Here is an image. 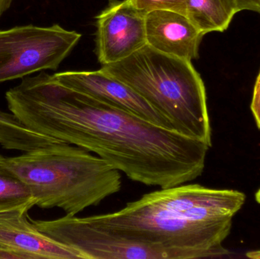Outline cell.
<instances>
[{
    "instance_id": "cell-1",
    "label": "cell",
    "mask_w": 260,
    "mask_h": 259,
    "mask_svg": "<svg viewBox=\"0 0 260 259\" xmlns=\"http://www.w3.org/2000/svg\"><path fill=\"white\" fill-rule=\"evenodd\" d=\"M30 130L95 154L131 180L169 188L201 176L209 146L149 123L40 71L6 94Z\"/></svg>"
},
{
    "instance_id": "cell-2",
    "label": "cell",
    "mask_w": 260,
    "mask_h": 259,
    "mask_svg": "<svg viewBox=\"0 0 260 259\" xmlns=\"http://www.w3.org/2000/svg\"><path fill=\"white\" fill-rule=\"evenodd\" d=\"M245 199L234 190L183 184L143 195L117 212L84 219L135 243L215 258L229 255L223 242Z\"/></svg>"
},
{
    "instance_id": "cell-3",
    "label": "cell",
    "mask_w": 260,
    "mask_h": 259,
    "mask_svg": "<svg viewBox=\"0 0 260 259\" xmlns=\"http://www.w3.org/2000/svg\"><path fill=\"white\" fill-rule=\"evenodd\" d=\"M8 167L30 189L41 208L76 216L119 193L120 171L91 152L66 142L6 158Z\"/></svg>"
},
{
    "instance_id": "cell-4",
    "label": "cell",
    "mask_w": 260,
    "mask_h": 259,
    "mask_svg": "<svg viewBox=\"0 0 260 259\" xmlns=\"http://www.w3.org/2000/svg\"><path fill=\"white\" fill-rule=\"evenodd\" d=\"M100 70L139 93L171 122L174 131L212 147L206 88L190 61L160 53L147 44Z\"/></svg>"
},
{
    "instance_id": "cell-5",
    "label": "cell",
    "mask_w": 260,
    "mask_h": 259,
    "mask_svg": "<svg viewBox=\"0 0 260 259\" xmlns=\"http://www.w3.org/2000/svg\"><path fill=\"white\" fill-rule=\"evenodd\" d=\"M81 38V33L59 24L0 30V83L57 69Z\"/></svg>"
},
{
    "instance_id": "cell-6",
    "label": "cell",
    "mask_w": 260,
    "mask_h": 259,
    "mask_svg": "<svg viewBox=\"0 0 260 259\" xmlns=\"http://www.w3.org/2000/svg\"><path fill=\"white\" fill-rule=\"evenodd\" d=\"M30 221L41 232L76 249L84 259H191L183 251L162 249L130 241L95 228L84 217L66 215L52 220Z\"/></svg>"
},
{
    "instance_id": "cell-7",
    "label": "cell",
    "mask_w": 260,
    "mask_h": 259,
    "mask_svg": "<svg viewBox=\"0 0 260 259\" xmlns=\"http://www.w3.org/2000/svg\"><path fill=\"white\" fill-rule=\"evenodd\" d=\"M145 15L127 0H110L96 16L95 53L102 65L123 60L147 45Z\"/></svg>"
},
{
    "instance_id": "cell-8",
    "label": "cell",
    "mask_w": 260,
    "mask_h": 259,
    "mask_svg": "<svg viewBox=\"0 0 260 259\" xmlns=\"http://www.w3.org/2000/svg\"><path fill=\"white\" fill-rule=\"evenodd\" d=\"M64 86L88 94L149 123L174 130L171 122L124 82L101 71H63L53 75Z\"/></svg>"
},
{
    "instance_id": "cell-9",
    "label": "cell",
    "mask_w": 260,
    "mask_h": 259,
    "mask_svg": "<svg viewBox=\"0 0 260 259\" xmlns=\"http://www.w3.org/2000/svg\"><path fill=\"white\" fill-rule=\"evenodd\" d=\"M0 246L26 259H84L76 249L41 232L27 212L18 211L0 214Z\"/></svg>"
},
{
    "instance_id": "cell-10",
    "label": "cell",
    "mask_w": 260,
    "mask_h": 259,
    "mask_svg": "<svg viewBox=\"0 0 260 259\" xmlns=\"http://www.w3.org/2000/svg\"><path fill=\"white\" fill-rule=\"evenodd\" d=\"M147 44L154 50L190 61L199 58L204 34L183 14L156 10L145 15Z\"/></svg>"
},
{
    "instance_id": "cell-11",
    "label": "cell",
    "mask_w": 260,
    "mask_h": 259,
    "mask_svg": "<svg viewBox=\"0 0 260 259\" xmlns=\"http://www.w3.org/2000/svg\"><path fill=\"white\" fill-rule=\"evenodd\" d=\"M185 15L203 34L224 32L241 12L236 0H184Z\"/></svg>"
},
{
    "instance_id": "cell-12",
    "label": "cell",
    "mask_w": 260,
    "mask_h": 259,
    "mask_svg": "<svg viewBox=\"0 0 260 259\" xmlns=\"http://www.w3.org/2000/svg\"><path fill=\"white\" fill-rule=\"evenodd\" d=\"M59 142L63 141L30 130L13 114L0 109V145L3 149L24 153Z\"/></svg>"
},
{
    "instance_id": "cell-13",
    "label": "cell",
    "mask_w": 260,
    "mask_h": 259,
    "mask_svg": "<svg viewBox=\"0 0 260 259\" xmlns=\"http://www.w3.org/2000/svg\"><path fill=\"white\" fill-rule=\"evenodd\" d=\"M36 205L30 189L8 167L0 155V214L9 211L28 212Z\"/></svg>"
},
{
    "instance_id": "cell-14",
    "label": "cell",
    "mask_w": 260,
    "mask_h": 259,
    "mask_svg": "<svg viewBox=\"0 0 260 259\" xmlns=\"http://www.w3.org/2000/svg\"><path fill=\"white\" fill-rule=\"evenodd\" d=\"M144 13L156 10H168L185 15L184 0H127Z\"/></svg>"
},
{
    "instance_id": "cell-15",
    "label": "cell",
    "mask_w": 260,
    "mask_h": 259,
    "mask_svg": "<svg viewBox=\"0 0 260 259\" xmlns=\"http://www.w3.org/2000/svg\"><path fill=\"white\" fill-rule=\"evenodd\" d=\"M251 109L258 128L260 129V71L255 83L254 90H253Z\"/></svg>"
},
{
    "instance_id": "cell-16",
    "label": "cell",
    "mask_w": 260,
    "mask_h": 259,
    "mask_svg": "<svg viewBox=\"0 0 260 259\" xmlns=\"http://www.w3.org/2000/svg\"><path fill=\"white\" fill-rule=\"evenodd\" d=\"M240 10L251 11L260 15V0H236Z\"/></svg>"
},
{
    "instance_id": "cell-17",
    "label": "cell",
    "mask_w": 260,
    "mask_h": 259,
    "mask_svg": "<svg viewBox=\"0 0 260 259\" xmlns=\"http://www.w3.org/2000/svg\"><path fill=\"white\" fill-rule=\"evenodd\" d=\"M0 259H26L22 254L0 246Z\"/></svg>"
},
{
    "instance_id": "cell-18",
    "label": "cell",
    "mask_w": 260,
    "mask_h": 259,
    "mask_svg": "<svg viewBox=\"0 0 260 259\" xmlns=\"http://www.w3.org/2000/svg\"><path fill=\"white\" fill-rule=\"evenodd\" d=\"M13 0H0V17L11 7Z\"/></svg>"
},
{
    "instance_id": "cell-19",
    "label": "cell",
    "mask_w": 260,
    "mask_h": 259,
    "mask_svg": "<svg viewBox=\"0 0 260 259\" xmlns=\"http://www.w3.org/2000/svg\"><path fill=\"white\" fill-rule=\"evenodd\" d=\"M247 257L252 259H260V250L248 252L247 253Z\"/></svg>"
},
{
    "instance_id": "cell-20",
    "label": "cell",
    "mask_w": 260,
    "mask_h": 259,
    "mask_svg": "<svg viewBox=\"0 0 260 259\" xmlns=\"http://www.w3.org/2000/svg\"><path fill=\"white\" fill-rule=\"evenodd\" d=\"M256 199L257 201V202H259L260 204V190L257 192V193L256 194Z\"/></svg>"
}]
</instances>
